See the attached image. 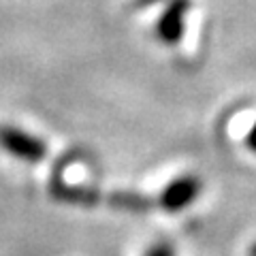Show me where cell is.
<instances>
[{"mask_svg":"<svg viewBox=\"0 0 256 256\" xmlns=\"http://www.w3.org/2000/svg\"><path fill=\"white\" fill-rule=\"evenodd\" d=\"M201 180L196 175H182L162 188L158 196V207H162L164 212L178 214L194 203V198L201 194Z\"/></svg>","mask_w":256,"mask_h":256,"instance_id":"cell-2","label":"cell"},{"mask_svg":"<svg viewBox=\"0 0 256 256\" xmlns=\"http://www.w3.org/2000/svg\"><path fill=\"white\" fill-rule=\"evenodd\" d=\"M0 148L24 162H41L47 154V146L36 134L15 126H0Z\"/></svg>","mask_w":256,"mask_h":256,"instance_id":"cell-1","label":"cell"},{"mask_svg":"<svg viewBox=\"0 0 256 256\" xmlns=\"http://www.w3.org/2000/svg\"><path fill=\"white\" fill-rule=\"evenodd\" d=\"M156 2H162V0H134V4L141 6V9H146V6H152V4H156Z\"/></svg>","mask_w":256,"mask_h":256,"instance_id":"cell-8","label":"cell"},{"mask_svg":"<svg viewBox=\"0 0 256 256\" xmlns=\"http://www.w3.org/2000/svg\"><path fill=\"white\" fill-rule=\"evenodd\" d=\"M246 146L256 154V122L250 126V130H248V134H246Z\"/></svg>","mask_w":256,"mask_h":256,"instance_id":"cell-7","label":"cell"},{"mask_svg":"<svg viewBox=\"0 0 256 256\" xmlns=\"http://www.w3.org/2000/svg\"><path fill=\"white\" fill-rule=\"evenodd\" d=\"M190 0H169L156 22V36L166 45H178L186 28V15L190 13Z\"/></svg>","mask_w":256,"mask_h":256,"instance_id":"cell-3","label":"cell"},{"mask_svg":"<svg viewBox=\"0 0 256 256\" xmlns=\"http://www.w3.org/2000/svg\"><path fill=\"white\" fill-rule=\"evenodd\" d=\"M248 254H250V256H256V244L250 246V252H248Z\"/></svg>","mask_w":256,"mask_h":256,"instance_id":"cell-9","label":"cell"},{"mask_svg":"<svg viewBox=\"0 0 256 256\" xmlns=\"http://www.w3.org/2000/svg\"><path fill=\"white\" fill-rule=\"evenodd\" d=\"M146 256H175V250H173V246H171V244L158 242V244H154V246L150 248Z\"/></svg>","mask_w":256,"mask_h":256,"instance_id":"cell-6","label":"cell"},{"mask_svg":"<svg viewBox=\"0 0 256 256\" xmlns=\"http://www.w3.org/2000/svg\"><path fill=\"white\" fill-rule=\"evenodd\" d=\"M52 194L56 198H60V201H66V203H73V205H86V207L96 205L100 198V194L94 188L68 186V184H62V182L52 184Z\"/></svg>","mask_w":256,"mask_h":256,"instance_id":"cell-4","label":"cell"},{"mask_svg":"<svg viewBox=\"0 0 256 256\" xmlns=\"http://www.w3.org/2000/svg\"><path fill=\"white\" fill-rule=\"evenodd\" d=\"M109 201L114 203V207H122V210L130 212H146L154 205L148 196L137 194V192H116V194L109 196Z\"/></svg>","mask_w":256,"mask_h":256,"instance_id":"cell-5","label":"cell"}]
</instances>
